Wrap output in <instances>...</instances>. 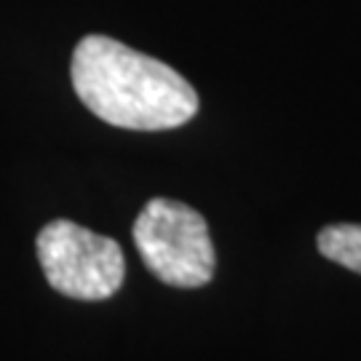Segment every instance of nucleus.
<instances>
[{"label":"nucleus","mask_w":361,"mask_h":361,"mask_svg":"<svg viewBox=\"0 0 361 361\" xmlns=\"http://www.w3.org/2000/svg\"><path fill=\"white\" fill-rule=\"evenodd\" d=\"M70 75L78 99L118 129H177L198 113V94L174 67L107 35L78 43Z\"/></svg>","instance_id":"nucleus-1"},{"label":"nucleus","mask_w":361,"mask_h":361,"mask_svg":"<svg viewBox=\"0 0 361 361\" xmlns=\"http://www.w3.org/2000/svg\"><path fill=\"white\" fill-rule=\"evenodd\" d=\"M134 246L155 279L195 289L212 281L217 255L207 219L174 198H150L134 219Z\"/></svg>","instance_id":"nucleus-2"},{"label":"nucleus","mask_w":361,"mask_h":361,"mask_svg":"<svg viewBox=\"0 0 361 361\" xmlns=\"http://www.w3.org/2000/svg\"><path fill=\"white\" fill-rule=\"evenodd\" d=\"M38 259L49 284L73 300H107L123 284L126 262L118 241L70 219H54L38 233Z\"/></svg>","instance_id":"nucleus-3"},{"label":"nucleus","mask_w":361,"mask_h":361,"mask_svg":"<svg viewBox=\"0 0 361 361\" xmlns=\"http://www.w3.org/2000/svg\"><path fill=\"white\" fill-rule=\"evenodd\" d=\"M319 252L329 262L361 273V225H353V222L326 225L319 233Z\"/></svg>","instance_id":"nucleus-4"}]
</instances>
